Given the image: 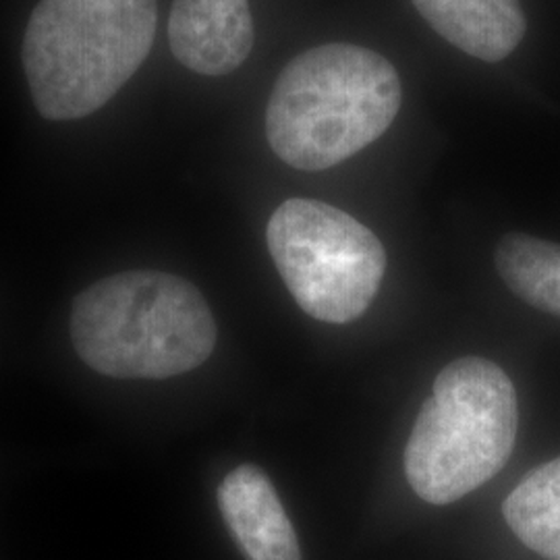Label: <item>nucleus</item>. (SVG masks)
I'll return each mask as SVG.
<instances>
[{"label":"nucleus","mask_w":560,"mask_h":560,"mask_svg":"<svg viewBox=\"0 0 560 560\" xmlns=\"http://www.w3.org/2000/svg\"><path fill=\"white\" fill-rule=\"evenodd\" d=\"M395 65L355 44H324L291 60L272 88L266 138L280 161L326 171L378 140L397 119Z\"/></svg>","instance_id":"obj_1"},{"label":"nucleus","mask_w":560,"mask_h":560,"mask_svg":"<svg viewBox=\"0 0 560 560\" xmlns=\"http://www.w3.org/2000/svg\"><path fill=\"white\" fill-rule=\"evenodd\" d=\"M81 360L110 378L164 381L200 368L217 347V322L200 291L159 270L98 280L73 303Z\"/></svg>","instance_id":"obj_2"},{"label":"nucleus","mask_w":560,"mask_h":560,"mask_svg":"<svg viewBox=\"0 0 560 560\" xmlns=\"http://www.w3.org/2000/svg\"><path fill=\"white\" fill-rule=\"evenodd\" d=\"M156 0H40L23 69L44 119H83L136 75L156 36Z\"/></svg>","instance_id":"obj_3"},{"label":"nucleus","mask_w":560,"mask_h":560,"mask_svg":"<svg viewBox=\"0 0 560 560\" xmlns=\"http://www.w3.org/2000/svg\"><path fill=\"white\" fill-rule=\"evenodd\" d=\"M517 428V393L501 365L483 358L448 363L405 448L409 486L430 504L459 501L511 459Z\"/></svg>","instance_id":"obj_4"},{"label":"nucleus","mask_w":560,"mask_h":560,"mask_svg":"<svg viewBox=\"0 0 560 560\" xmlns=\"http://www.w3.org/2000/svg\"><path fill=\"white\" fill-rule=\"evenodd\" d=\"M270 256L301 310L328 324L368 312L381 289V240L351 214L318 200L282 201L266 226Z\"/></svg>","instance_id":"obj_5"},{"label":"nucleus","mask_w":560,"mask_h":560,"mask_svg":"<svg viewBox=\"0 0 560 560\" xmlns=\"http://www.w3.org/2000/svg\"><path fill=\"white\" fill-rule=\"evenodd\" d=\"M175 59L200 75H229L252 55L249 0H175L168 20Z\"/></svg>","instance_id":"obj_6"},{"label":"nucleus","mask_w":560,"mask_h":560,"mask_svg":"<svg viewBox=\"0 0 560 560\" xmlns=\"http://www.w3.org/2000/svg\"><path fill=\"white\" fill-rule=\"evenodd\" d=\"M219 509L245 559L303 560L295 527L260 467L240 465L226 474Z\"/></svg>","instance_id":"obj_7"},{"label":"nucleus","mask_w":560,"mask_h":560,"mask_svg":"<svg viewBox=\"0 0 560 560\" xmlns=\"http://www.w3.org/2000/svg\"><path fill=\"white\" fill-rule=\"evenodd\" d=\"M442 38L469 57L501 62L525 36L521 0H411Z\"/></svg>","instance_id":"obj_8"},{"label":"nucleus","mask_w":560,"mask_h":560,"mask_svg":"<svg viewBox=\"0 0 560 560\" xmlns=\"http://www.w3.org/2000/svg\"><path fill=\"white\" fill-rule=\"evenodd\" d=\"M502 515L529 550L560 560V457L532 469L506 497Z\"/></svg>","instance_id":"obj_9"},{"label":"nucleus","mask_w":560,"mask_h":560,"mask_svg":"<svg viewBox=\"0 0 560 560\" xmlns=\"http://www.w3.org/2000/svg\"><path fill=\"white\" fill-rule=\"evenodd\" d=\"M504 284L532 307L560 318V245L509 233L497 247Z\"/></svg>","instance_id":"obj_10"}]
</instances>
